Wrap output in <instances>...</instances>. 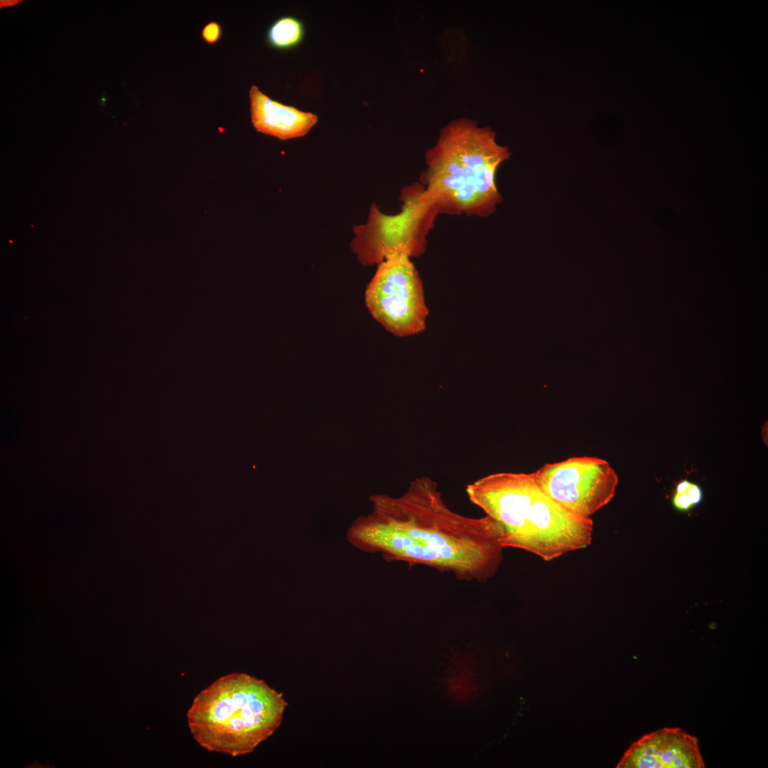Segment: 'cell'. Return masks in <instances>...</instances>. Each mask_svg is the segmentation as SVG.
Segmentation results:
<instances>
[{
    "label": "cell",
    "instance_id": "1",
    "mask_svg": "<svg viewBox=\"0 0 768 768\" xmlns=\"http://www.w3.org/2000/svg\"><path fill=\"white\" fill-rule=\"evenodd\" d=\"M373 511L348 529L358 550L386 560L422 565L465 581L486 582L503 560V533L488 516L471 518L452 511L437 483L423 476L398 497H370Z\"/></svg>",
    "mask_w": 768,
    "mask_h": 768
},
{
    "label": "cell",
    "instance_id": "2",
    "mask_svg": "<svg viewBox=\"0 0 768 768\" xmlns=\"http://www.w3.org/2000/svg\"><path fill=\"white\" fill-rule=\"evenodd\" d=\"M469 501L497 521L503 546L533 553L545 561L589 546L593 521L552 499L533 473L498 472L469 484Z\"/></svg>",
    "mask_w": 768,
    "mask_h": 768
},
{
    "label": "cell",
    "instance_id": "3",
    "mask_svg": "<svg viewBox=\"0 0 768 768\" xmlns=\"http://www.w3.org/2000/svg\"><path fill=\"white\" fill-rule=\"evenodd\" d=\"M510 155L490 127L458 118L440 130L426 151L420 183L439 214L489 216L502 201L496 172Z\"/></svg>",
    "mask_w": 768,
    "mask_h": 768
},
{
    "label": "cell",
    "instance_id": "4",
    "mask_svg": "<svg viewBox=\"0 0 768 768\" xmlns=\"http://www.w3.org/2000/svg\"><path fill=\"white\" fill-rule=\"evenodd\" d=\"M287 702L264 680L232 673L201 690L186 714L195 741L235 757L250 754L280 726Z\"/></svg>",
    "mask_w": 768,
    "mask_h": 768
},
{
    "label": "cell",
    "instance_id": "5",
    "mask_svg": "<svg viewBox=\"0 0 768 768\" xmlns=\"http://www.w3.org/2000/svg\"><path fill=\"white\" fill-rule=\"evenodd\" d=\"M400 200L398 213L386 214L373 203L366 222L353 226L351 248L362 265H378L395 255L420 257L425 252L438 208L420 183L404 187Z\"/></svg>",
    "mask_w": 768,
    "mask_h": 768
},
{
    "label": "cell",
    "instance_id": "6",
    "mask_svg": "<svg viewBox=\"0 0 768 768\" xmlns=\"http://www.w3.org/2000/svg\"><path fill=\"white\" fill-rule=\"evenodd\" d=\"M372 316L391 334L409 336L425 330L428 316L421 277L410 257L395 255L378 265L365 292Z\"/></svg>",
    "mask_w": 768,
    "mask_h": 768
},
{
    "label": "cell",
    "instance_id": "7",
    "mask_svg": "<svg viewBox=\"0 0 768 768\" xmlns=\"http://www.w3.org/2000/svg\"><path fill=\"white\" fill-rule=\"evenodd\" d=\"M533 473L538 485L552 499L585 517L612 501L619 482L609 462L588 456L546 464Z\"/></svg>",
    "mask_w": 768,
    "mask_h": 768
},
{
    "label": "cell",
    "instance_id": "8",
    "mask_svg": "<svg viewBox=\"0 0 768 768\" xmlns=\"http://www.w3.org/2000/svg\"><path fill=\"white\" fill-rule=\"evenodd\" d=\"M618 768H704L698 739L679 727L646 734L624 753Z\"/></svg>",
    "mask_w": 768,
    "mask_h": 768
},
{
    "label": "cell",
    "instance_id": "9",
    "mask_svg": "<svg viewBox=\"0 0 768 768\" xmlns=\"http://www.w3.org/2000/svg\"><path fill=\"white\" fill-rule=\"evenodd\" d=\"M249 97L252 124L258 132L287 140L306 135L317 123L316 114L275 101L256 85Z\"/></svg>",
    "mask_w": 768,
    "mask_h": 768
},
{
    "label": "cell",
    "instance_id": "10",
    "mask_svg": "<svg viewBox=\"0 0 768 768\" xmlns=\"http://www.w3.org/2000/svg\"><path fill=\"white\" fill-rule=\"evenodd\" d=\"M303 22L294 16H283L276 19L266 33V43L272 48L287 50L299 46L304 40Z\"/></svg>",
    "mask_w": 768,
    "mask_h": 768
},
{
    "label": "cell",
    "instance_id": "11",
    "mask_svg": "<svg viewBox=\"0 0 768 768\" xmlns=\"http://www.w3.org/2000/svg\"><path fill=\"white\" fill-rule=\"evenodd\" d=\"M703 499L701 486L687 479L681 480L675 487L671 501L674 509L681 513L690 512Z\"/></svg>",
    "mask_w": 768,
    "mask_h": 768
},
{
    "label": "cell",
    "instance_id": "12",
    "mask_svg": "<svg viewBox=\"0 0 768 768\" xmlns=\"http://www.w3.org/2000/svg\"><path fill=\"white\" fill-rule=\"evenodd\" d=\"M223 33L221 26L216 21H210L207 23L201 31L203 41L208 44H214L219 41Z\"/></svg>",
    "mask_w": 768,
    "mask_h": 768
},
{
    "label": "cell",
    "instance_id": "13",
    "mask_svg": "<svg viewBox=\"0 0 768 768\" xmlns=\"http://www.w3.org/2000/svg\"><path fill=\"white\" fill-rule=\"evenodd\" d=\"M107 101V98L105 96L102 95L100 97V100H99V103L100 104L101 106L103 107V106L105 105Z\"/></svg>",
    "mask_w": 768,
    "mask_h": 768
}]
</instances>
